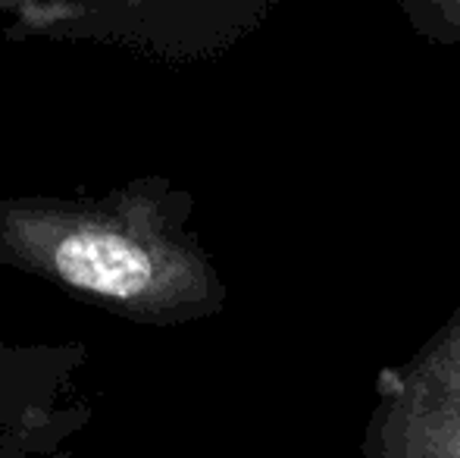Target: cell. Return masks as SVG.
I'll use <instances>...</instances> for the list:
<instances>
[{"mask_svg":"<svg viewBox=\"0 0 460 458\" xmlns=\"http://www.w3.org/2000/svg\"><path fill=\"white\" fill-rule=\"evenodd\" d=\"M92 418L88 405H69L31 421L19 424L16 430L0 434V458H48L63 446V440L79 434Z\"/></svg>","mask_w":460,"mask_h":458,"instance_id":"3957f363","label":"cell"},{"mask_svg":"<svg viewBox=\"0 0 460 458\" xmlns=\"http://www.w3.org/2000/svg\"><path fill=\"white\" fill-rule=\"evenodd\" d=\"M185 211L188 198L164 176L103 195H6L0 267L128 324H179L210 305V274L185 232Z\"/></svg>","mask_w":460,"mask_h":458,"instance_id":"6da1fadb","label":"cell"},{"mask_svg":"<svg viewBox=\"0 0 460 458\" xmlns=\"http://www.w3.org/2000/svg\"><path fill=\"white\" fill-rule=\"evenodd\" d=\"M85 343H0V434L60 409V396L88 364Z\"/></svg>","mask_w":460,"mask_h":458,"instance_id":"7a4b0ae2","label":"cell"}]
</instances>
